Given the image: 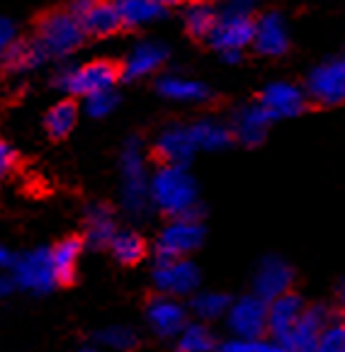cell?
Segmentation results:
<instances>
[{"mask_svg": "<svg viewBox=\"0 0 345 352\" xmlns=\"http://www.w3.org/2000/svg\"><path fill=\"white\" fill-rule=\"evenodd\" d=\"M151 209L168 219H200V185L190 168L158 166L149 175Z\"/></svg>", "mask_w": 345, "mask_h": 352, "instance_id": "obj_1", "label": "cell"}, {"mask_svg": "<svg viewBox=\"0 0 345 352\" xmlns=\"http://www.w3.org/2000/svg\"><path fill=\"white\" fill-rule=\"evenodd\" d=\"M149 158L139 136L124 141L119 153V204L134 223L146 221L154 214L149 199Z\"/></svg>", "mask_w": 345, "mask_h": 352, "instance_id": "obj_2", "label": "cell"}, {"mask_svg": "<svg viewBox=\"0 0 345 352\" xmlns=\"http://www.w3.org/2000/svg\"><path fill=\"white\" fill-rule=\"evenodd\" d=\"M32 39L47 56V61H54V58H68L71 54H76L88 36L71 8H56L39 17Z\"/></svg>", "mask_w": 345, "mask_h": 352, "instance_id": "obj_3", "label": "cell"}, {"mask_svg": "<svg viewBox=\"0 0 345 352\" xmlns=\"http://www.w3.org/2000/svg\"><path fill=\"white\" fill-rule=\"evenodd\" d=\"M253 20L255 15L248 3H229L222 10H217V20L207 36V44L219 52V56H227V54L243 56L253 39Z\"/></svg>", "mask_w": 345, "mask_h": 352, "instance_id": "obj_4", "label": "cell"}, {"mask_svg": "<svg viewBox=\"0 0 345 352\" xmlns=\"http://www.w3.org/2000/svg\"><path fill=\"white\" fill-rule=\"evenodd\" d=\"M54 83L68 98H88L93 93L114 90L119 83V66L107 58H93V61L76 63V66L61 68L54 78Z\"/></svg>", "mask_w": 345, "mask_h": 352, "instance_id": "obj_5", "label": "cell"}, {"mask_svg": "<svg viewBox=\"0 0 345 352\" xmlns=\"http://www.w3.org/2000/svg\"><path fill=\"white\" fill-rule=\"evenodd\" d=\"M207 228L202 219H168L156 233L154 255L156 260H182L202 248Z\"/></svg>", "mask_w": 345, "mask_h": 352, "instance_id": "obj_6", "label": "cell"}, {"mask_svg": "<svg viewBox=\"0 0 345 352\" xmlns=\"http://www.w3.org/2000/svg\"><path fill=\"white\" fill-rule=\"evenodd\" d=\"M151 280L160 296L182 301L202 289V270L192 258L156 260L154 270H151Z\"/></svg>", "mask_w": 345, "mask_h": 352, "instance_id": "obj_7", "label": "cell"}, {"mask_svg": "<svg viewBox=\"0 0 345 352\" xmlns=\"http://www.w3.org/2000/svg\"><path fill=\"white\" fill-rule=\"evenodd\" d=\"M8 275L15 282V289L30 294H49L56 289L49 248H32L22 255H15Z\"/></svg>", "mask_w": 345, "mask_h": 352, "instance_id": "obj_8", "label": "cell"}, {"mask_svg": "<svg viewBox=\"0 0 345 352\" xmlns=\"http://www.w3.org/2000/svg\"><path fill=\"white\" fill-rule=\"evenodd\" d=\"M229 338L236 340H263L268 338V304L253 294H243L238 299H231L227 309Z\"/></svg>", "mask_w": 345, "mask_h": 352, "instance_id": "obj_9", "label": "cell"}, {"mask_svg": "<svg viewBox=\"0 0 345 352\" xmlns=\"http://www.w3.org/2000/svg\"><path fill=\"white\" fill-rule=\"evenodd\" d=\"M304 95L309 102L321 107H335L345 100V61L343 56H331L316 63L306 76Z\"/></svg>", "mask_w": 345, "mask_h": 352, "instance_id": "obj_10", "label": "cell"}, {"mask_svg": "<svg viewBox=\"0 0 345 352\" xmlns=\"http://www.w3.org/2000/svg\"><path fill=\"white\" fill-rule=\"evenodd\" d=\"M168 56H170V47L165 42L154 39V36L139 39L134 47L129 49L127 58L119 66V78H124L129 83H136V80L156 76L168 63Z\"/></svg>", "mask_w": 345, "mask_h": 352, "instance_id": "obj_11", "label": "cell"}, {"mask_svg": "<svg viewBox=\"0 0 345 352\" xmlns=\"http://www.w3.org/2000/svg\"><path fill=\"white\" fill-rule=\"evenodd\" d=\"M260 107L275 120H292L304 114L309 107V100L304 95V88L292 80H270L263 90H260V98H258Z\"/></svg>", "mask_w": 345, "mask_h": 352, "instance_id": "obj_12", "label": "cell"}, {"mask_svg": "<svg viewBox=\"0 0 345 352\" xmlns=\"http://www.w3.org/2000/svg\"><path fill=\"white\" fill-rule=\"evenodd\" d=\"M294 285V270L282 255H265L258 263L255 272H253V296L263 299L265 304H270L278 296L292 292Z\"/></svg>", "mask_w": 345, "mask_h": 352, "instance_id": "obj_13", "label": "cell"}, {"mask_svg": "<svg viewBox=\"0 0 345 352\" xmlns=\"http://www.w3.org/2000/svg\"><path fill=\"white\" fill-rule=\"evenodd\" d=\"M146 326L160 340H176L178 333L190 323V314H187V306L178 299H170V296L156 294L154 299L146 304Z\"/></svg>", "mask_w": 345, "mask_h": 352, "instance_id": "obj_14", "label": "cell"}, {"mask_svg": "<svg viewBox=\"0 0 345 352\" xmlns=\"http://www.w3.org/2000/svg\"><path fill=\"white\" fill-rule=\"evenodd\" d=\"M251 47L255 54L268 58H280L289 49V25L287 17L278 10H268L263 15H255L253 20V39Z\"/></svg>", "mask_w": 345, "mask_h": 352, "instance_id": "obj_15", "label": "cell"}, {"mask_svg": "<svg viewBox=\"0 0 345 352\" xmlns=\"http://www.w3.org/2000/svg\"><path fill=\"white\" fill-rule=\"evenodd\" d=\"M227 124L233 141L248 146V148H255V146H260L268 139L270 126H273V117L255 100V102L238 104Z\"/></svg>", "mask_w": 345, "mask_h": 352, "instance_id": "obj_16", "label": "cell"}, {"mask_svg": "<svg viewBox=\"0 0 345 352\" xmlns=\"http://www.w3.org/2000/svg\"><path fill=\"white\" fill-rule=\"evenodd\" d=\"M333 321V314L326 304H306L304 314L297 321V326L292 328L282 347L284 352H314L316 342H319L321 333L326 331V326Z\"/></svg>", "mask_w": 345, "mask_h": 352, "instance_id": "obj_17", "label": "cell"}, {"mask_svg": "<svg viewBox=\"0 0 345 352\" xmlns=\"http://www.w3.org/2000/svg\"><path fill=\"white\" fill-rule=\"evenodd\" d=\"M154 153L160 161V166L187 168V163L197 155V148L192 144L187 124H178V122L165 124L154 139Z\"/></svg>", "mask_w": 345, "mask_h": 352, "instance_id": "obj_18", "label": "cell"}, {"mask_svg": "<svg viewBox=\"0 0 345 352\" xmlns=\"http://www.w3.org/2000/svg\"><path fill=\"white\" fill-rule=\"evenodd\" d=\"M76 17L81 20V27L85 32V36H95V39H107V36L117 34L122 30V20H119V12L114 3L107 0H83V3H73L68 6Z\"/></svg>", "mask_w": 345, "mask_h": 352, "instance_id": "obj_19", "label": "cell"}, {"mask_svg": "<svg viewBox=\"0 0 345 352\" xmlns=\"http://www.w3.org/2000/svg\"><path fill=\"white\" fill-rule=\"evenodd\" d=\"M306 309V301L297 292H287V294L278 296L268 304V340L282 345L284 338L292 333L297 321L302 318Z\"/></svg>", "mask_w": 345, "mask_h": 352, "instance_id": "obj_20", "label": "cell"}, {"mask_svg": "<svg viewBox=\"0 0 345 352\" xmlns=\"http://www.w3.org/2000/svg\"><path fill=\"white\" fill-rule=\"evenodd\" d=\"M156 93L170 102L180 104H202L211 98V88L205 80H197L185 73H163L156 80Z\"/></svg>", "mask_w": 345, "mask_h": 352, "instance_id": "obj_21", "label": "cell"}, {"mask_svg": "<svg viewBox=\"0 0 345 352\" xmlns=\"http://www.w3.org/2000/svg\"><path fill=\"white\" fill-rule=\"evenodd\" d=\"M117 217L107 204H88L83 214V245L88 248H107L117 233Z\"/></svg>", "mask_w": 345, "mask_h": 352, "instance_id": "obj_22", "label": "cell"}, {"mask_svg": "<svg viewBox=\"0 0 345 352\" xmlns=\"http://www.w3.org/2000/svg\"><path fill=\"white\" fill-rule=\"evenodd\" d=\"M187 129H190L192 144H195L197 153L200 151H205V153H219V151H227L233 144L229 124L224 120H217V117L195 120L187 124Z\"/></svg>", "mask_w": 345, "mask_h": 352, "instance_id": "obj_23", "label": "cell"}, {"mask_svg": "<svg viewBox=\"0 0 345 352\" xmlns=\"http://www.w3.org/2000/svg\"><path fill=\"white\" fill-rule=\"evenodd\" d=\"M114 6H117L122 27H132V30L156 25L165 20L170 12L168 3H160V0H119Z\"/></svg>", "mask_w": 345, "mask_h": 352, "instance_id": "obj_24", "label": "cell"}, {"mask_svg": "<svg viewBox=\"0 0 345 352\" xmlns=\"http://www.w3.org/2000/svg\"><path fill=\"white\" fill-rule=\"evenodd\" d=\"M83 241L76 236H68V239L59 241L54 248H49V258H52L54 277H56V285H71L76 280L78 265L83 258Z\"/></svg>", "mask_w": 345, "mask_h": 352, "instance_id": "obj_25", "label": "cell"}, {"mask_svg": "<svg viewBox=\"0 0 345 352\" xmlns=\"http://www.w3.org/2000/svg\"><path fill=\"white\" fill-rule=\"evenodd\" d=\"M109 255L117 260L124 267H134L149 253V245H146V239L141 236L136 228H117V233L112 236L107 245Z\"/></svg>", "mask_w": 345, "mask_h": 352, "instance_id": "obj_26", "label": "cell"}, {"mask_svg": "<svg viewBox=\"0 0 345 352\" xmlns=\"http://www.w3.org/2000/svg\"><path fill=\"white\" fill-rule=\"evenodd\" d=\"M231 304V296L224 294V292L217 289H200L190 296L187 301V314L195 316L197 323H214V321H222L227 316V309Z\"/></svg>", "mask_w": 345, "mask_h": 352, "instance_id": "obj_27", "label": "cell"}, {"mask_svg": "<svg viewBox=\"0 0 345 352\" xmlns=\"http://www.w3.org/2000/svg\"><path fill=\"white\" fill-rule=\"evenodd\" d=\"M78 126V104L71 98H63L54 102L44 114V131L52 139H66Z\"/></svg>", "mask_w": 345, "mask_h": 352, "instance_id": "obj_28", "label": "cell"}, {"mask_svg": "<svg viewBox=\"0 0 345 352\" xmlns=\"http://www.w3.org/2000/svg\"><path fill=\"white\" fill-rule=\"evenodd\" d=\"M3 63L10 73H30L41 68L47 61V56L41 54V49L34 44V39H17L8 54L3 56Z\"/></svg>", "mask_w": 345, "mask_h": 352, "instance_id": "obj_29", "label": "cell"}, {"mask_svg": "<svg viewBox=\"0 0 345 352\" xmlns=\"http://www.w3.org/2000/svg\"><path fill=\"white\" fill-rule=\"evenodd\" d=\"M176 352H217V336L207 323L190 321L180 333H178L176 340Z\"/></svg>", "mask_w": 345, "mask_h": 352, "instance_id": "obj_30", "label": "cell"}, {"mask_svg": "<svg viewBox=\"0 0 345 352\" xmlns=\"http://www.w3.org/2000/svg\"><path fill=\"white\" fill-rule=\"evenodd\" d=\"M214 20H217V8L211 3H187L182 8V27L192 39L205 42L214 27Z\"/></svg>", "mask_w": 345, "mask_h": 352, "instance_id": "obj_31", "label": "cell"}, {"mask_svg": "<svg viewBox=\"0 0 345 352\" xmlns=\"http://www.w3.org/2000/svg\"><path fill=\"white\" fill-rule=\"evenodd\" d=\"M95 340H98V345L107 347V350H112V352H132L139 345V336H136L134 328L119 326V323L117 326H107V328H103V331H98Z\"/></svg>", "mask_w": 345, "mask_h": 352, "instance_id": "obj_32", "label": "cell"}, {"mask_svg": "<svg viewBox=\"0 0 345 352\" xmlns=\"http://www.w3.org/2000/svg\"><path fill=\"white\" fill-rule=\"evenodd\" d=\"M119 107V95L117 90H103V93H93L88 98H83V109L93 120H105L114 109Z\"/></svg>", "mask_w": 345, "mask_h": 352, "instance_id": "obj_33", "label": "cell"}, {"mask_svg": "<svg viewBox=\"0 0 345 352\" xmlns=\"http://www.w3.org/2000/svg\"><path fill=\"white\" fill-rule=\"evenodd\" d=\"M217 352H284L278 342L268 340H236V338H227V340H219Z\"/></svg>", "mask_w": 345, "mask_h": 352, "instance_id": "obj_34", "label": "cell"}, {"mask_svg": "<svg viewBox=\"0 0 345 352\" xmlns=\"http://www.w3.org/2000/svg\"><path fill=\"white\" fill-rule=\"evenodd\" d=\"M314 352H345V326L343 321L333 318L321 333L319 342H316Z\"/></svg>", "mask_w": 345, "mask_h": 352, "instance_id": "obj_35", "label": "cell"}, {"mask_svg": "<svg viewBox=\"0 0 345 352\" xmlns=\"http://www.w3.org/2000/svg\"><path fill=\"white\" fill-rule=\"evenodd\" d=\"M15 168H17V151L10 146V141H6L0 136V182L8 180Z\"/></svg>", "mask_w": 345, "mask_h": 352, "instance_id": "obj_36", "label": "cell"}, {"mask_svg": "<svg viewBox=\"0 0 345 352\" xmlns=\"http://www.w3.org/2000/svg\"><path fill=\"white\" fill-rule=\"evenodd\" d=\"M17 39H20V34H17L15 20L0 15V61H3V56L8 54V49H10Z\"/></svg>", "mask_w": 345, "mask_h": 352, "instance_id": "obj_37", "label": "cell"}, {"mask_svg": "<svg viewBox=\"0 0 345 352\" xmlns=\"http://www.w3.org/2000/svg\"><path fill=\"white\" fill-rule=\"evenodd\" d=\"M15 282H12V277L8 275V272H0V301L8 299V296L15 294Z\"/></svg>", "mask_w": 345, "mask_h": 352, "instance_id": "obj_38", "label": "cell"}, {"mask_svg": "<svg viewBox=\"0 0 345 352\" xmlns=\"http://www.w3.org/2000/svg\"><path fill=\"white\" fill-rule=\"evenodd\" d=\"M12 260H15V255L10 253V248H6V245L0 243V270H10Z\"/></svg>", "mask_w": 345, "mask_h": 352, "instance_id": "obj_39", "label": "cell"}, {"mask_svg": "<svg viewBox=\"0 0 345 352\" xmlns=\"http://www.w3.org/2000/svg\"><path fill=\"white\" fill-rule=\"evenodd\" d=\"M71 352H95V350H93V347L85 345V347H76V350H71Z\"/></svg>", "mask_w": 345, "mask_h": 352, "instance_id": "obj_40", "label": "cell"}]
</instances>
